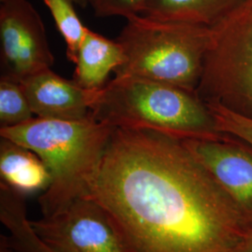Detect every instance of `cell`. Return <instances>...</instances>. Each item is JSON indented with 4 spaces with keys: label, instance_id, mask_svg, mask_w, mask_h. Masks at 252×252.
<instances>
[{
    "label": "cell",
    "instance_id": "obj_1",
    "mask_svg": "<svg viewBox=\"0 0 252 252\" xmlns=\"http://www.w3.org/2000/svg\"><path fill=\"white\" fill-rule=\"evenodd\" d=\"M90 197L132 252H234L251 228L182 139L115 128Z\"/></svg>",
    "mask_w": 252,
    "mask_h": 252
},
{
    "label": "cell",
    "instance_id": "obj_2",
    "mask_svg": "<svg viewBox=\"0 0 252 252\" xmlns=\"http://www.w3.org/2000/svg\"><path fill=\"white\" fill-rule=\"evenodd\" d=\"M114 129L92 115L80 121L35 117L0 127V137L31 150L44 162L51 183L38 204L42 217H51L90 197Z\"/></svg>",
    "mask_w": 252,
    "mask_h": 252
},
{
    "label": "cell",
    "instance_id": "obj_3",
    "mask_svg": "<svg viewBox=\"0 0 252 252\" xmlns=\"http://www.w3.org/2000/svg\"><path fill=\"white\" fill-rule=\"evenodd\" d=\"M91 115L108 126L146 129L180 139L214 140L228 134L194 92L161 81L115 78L100 91Z\"/></svg>",
    "mask_w": 252,
    "mask_h": 252
},
{
    "label": "cell",
    "instance_id": "obj_4",
    "mask_svg": "<svg viewBox=\"0 0 252 252\" xmlns=\"http://www.w3.org/2000/svg\"><path fill=\"white\" fill-rule=\"evenodd\" d=\"M117 37L124 61L115 78L161 81L196 93L202 77L210 27L135 15Z\"/></svg>",
    "mask_w": 252,
    "mask_h": 252
},
{
    "label": "cell",
    "instance_id": "obj_5",
    "mask_svg": "<svg viewBox=\"0 0 252 252\" xmlns=\"http://www.w3.org/2000/svg\"><path fill=\"white\" fill-rule=\"evenodd\" d=\"M210 30L196 94L252 120V0H243Z\"/></svg>",
    "mask_w": 252,
    "mask_h": 252
},
{
    "label": "cell",
    "instance_id": "obj_6",
    "mask_svg": "<svg viewBox=\"0 0 252 252\" xmlns=\"http://www.w3.org/2000/svg\"><path fill=\"white\" fill-rule=\"evenodd\" d=\"M38 237L57 252H132L99 204L81 198L54 216L31 220Z\"/></svg>",
    "mask_w": 252,
    "mask_h": 252
},
{
    "label": "cell",
    "instance_id": "obj_7",
    "mask_svg": "<svg viewBox=\"0 0 252 252\" xmlns=\"http://www.w3.org/2000/svg\"><path fill=\"white\" fill-rule=\"evenodd\" d=\"M54 62L43 21L33 5L0 0L1 77L21 82Z\"/></svg>",
    "mask_w": 252,
    "mask_h": 252
},
{
    "label": "cell",
    "instance_id": "obj_8",
    "mask_svg": "<svg viewBox=\"0 0 252 252\" xmlns=\"http://www.w3.org/2000/svg\"><path fill=\"white\" fill-rule=\"evenodd\" d=\"M184 145L225 190L252 230V145L236 136L184 139Z\"/></svg>",
    "mask_w": 252,
    "mask_h": 252
},
{
    "label": "cell",
    "instance_id": "obj_9",
    "mask_svg": "<svg viewBox=\"0 0 252 252\" xmlns=\"http://www.w3.org/2000/svg\"><path fill=\"white\" fill-rule=\"evenodd\" d=\"M35 117L80 121L89 117L100 90L81 87L51 68L36 73L20 82Z\"/></svg>",
    "mask_w": 252,
    "mask_h": 252
},
{
    "label": "cell",
    "instance_id": "obj_10",
    "mask_svg": "<svg viewBox=\"0 0 252 252\" xmlns=\"http://www.w3.org/2000/svg\"><path fill=\"white\" fill-rule=\"evenodd\" d=\"M0 180V183L27 197L45 191L51 183V175L36 153L1 137Z\"/></svg>",
    "mask_w": 252,
    "mask_h": 252
},
{
    "label": "cell",
    "instance_id": "obj_11",
    "mask_svg": "<svg viewBox=\"0 0 252 252\" xmlns=\"http://www.w3.org/2000/svg\"><path fill=\"white\" fill-rule=\"evenodd\" d=\"M123 61V48L117 40L88 28L79 48L73 80L83 88L100 90Z\"/></svg>",
    "mask_w": 252,
    "mask_h": 252
},
{
    "label": "cell",
    "instance_id": "obj_12",
    "mask_svg": "<svg viewBox=\"0 0 252 252\" xmlns=\"http://www.w3.org/2000/svg\"><path fill=\"white\" fill-rule=\"evenodd\" d=\"M243 0H150L141 15L166 22L212 27Z\"/></svg>",
    "mask_w": 252,
    "mask_h": 252
},
{
    "label": "cell",
    "instance_id": "obj_13",
    "mask_svg": "<svg viewBox=\"0 0 252 252\" xmlns=\"http://www.w3.org/2000/svg\"><path fill=\"white\" fill-rule=\"evenodd\" d=\"M52 13L55 26L66 44L67 59L76 63L81 41L88 27H85L74 8L73 0H42Z\"/></svg>",
    "mask_w": 252,
    "mask_h": 252
},
{
    "label": "cell",
    "instance_id": "obj_14",
    "mask_svg": "<svg viewBox=\"0 0 252 252\" xmlns=\"http://www.w3.org/2000/svg\"><path fill=\"white\" fill-rule=\"evenodd\" d=\"M33 118L21 83L0 77V127L19 126Z\"/></svg>",
    "mask_w": 252,
    "mask_h": 252
},
{
    "label": "cell",
    "instance_id": "obj_15",
    "mask_svg": "<svg viewBox=\"0 0 252 252\" xmlns=\"http://www.w3.org/2000/svg\"><path fill=\"white\" fill-rule=\"evenodd\" d=\"M220 132L236 136L252 145V120L218 104L208 103Z\"/></svg>",
    "mask_w": 252,
    "mask_h": 252
},
{
    "label": "cell",
    "instance_id": "obj_16",
    "mask_svg": "<svg viewBox=\"0 0 252 252\" xmlns=\"http://www.w3.org/2000/svg\"><path fill=\"white\" fill-rule=\"evenodd\" d=\"M150 0H89L96 17L121 16L127 19L141 15Z\"/></svg>",
    "mask_w": 252,
    "mask_h": 252
},
{
    "label": "cell",
    "instance_id": "obj_17",
    "mask_svg": "<svg viewBox=\"0 0 252 252\" xmlns=\"http://www.w3.org/2000/svg\"><path fill=\"white\" fill-rule=\"evenodd\" d=\"M234 252H252V230L245 235L234 249Z\"/></svg>",
    "mask_w": 252,
    "mask_h": 252
},
{
    "label": "cell",
    "instance_id": "obj_18",
    "mask_svg": "<svg viewBox=\"0 0 252 252\" xmlns=\"http://www.w3.org/2000/svg\"><path fill=\"white\" fill-rule=\"evenodd\" d=\"M0 252H23L19 251L9 242L7 235H1L0 238Z\"/></svg>",
    "mask_w": 252,
    "mask_h": 252
},
{
    "label": "cell",
    "instance_id": "obj_19",
    "mask_svg": "<svg viewBox=\"0 0 252 252\" xmlns=\"http://www.w3.org/2000/svg\"><path fill=\"white\" fill-rule=\"evenodd\" d=\"M75 4H78L81 8H85L89 4V0H73Z\"/></svg>",
    "mask_w": 252,
    "mask_h": 252
}]
</instances>
